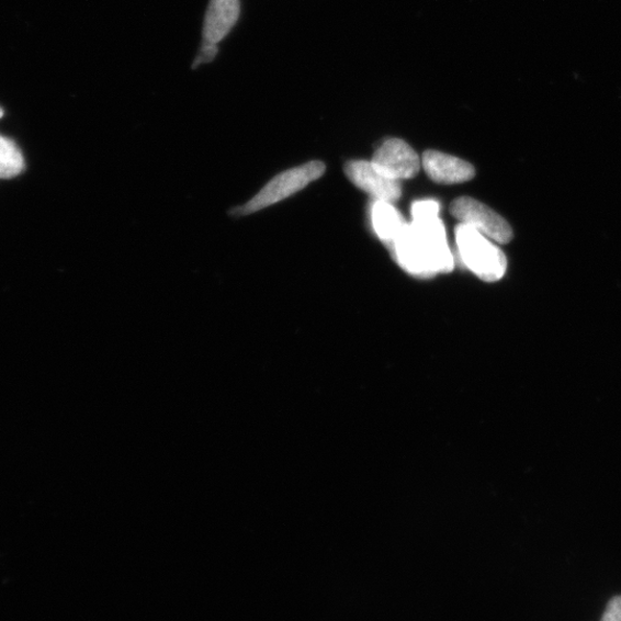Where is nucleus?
Returning <instances> with one entry per match:
<instances>
[{
  "label": "nucleus",
  "mask_w": 621,
  "mask_h": 621,
  "mask_svg": "<svg viewBox=\"0 0 621 621\" xmlns=\"http://www.w3.org/2000/svg\"><path fill=\"white\" fill-rule=\"evenodd\" d=\"M398 264L416 276H433L453 269V257L439 217L405 224L393 245Z\"/></svg>",
  "instance_id": "nucleus-1"
},
{
  "label": "nucleus",
  "mask_w": 621,
  "mask_h": 621,
  "mask_svg": "<svg viewBox=\"0 0 621 621\" xmlns=\"http://www.w3.org/2000/svg\"><path fill=\"white\" fill-rule=\"evenodd\" d=\"M326 171L321 161H309L295 169L285 171L273 178L246 205L229 211L234 217L248 216V214L264 210L298 193L310 182L320 179Z\"/></svg>",
  "instance_id": "nucleus-2"
},
{
  "label": "nucleus",
  "mask_w": 621,
  "mask_h": 621,
  "mask_svg": "<svg viewBox=\"0 0 621 621\" xmlns=\"http://www.w3.org/2000/svg\"><path fill=\"white\" fill-rule=\"evenodd\" d=\"M461 258L468 270L485 282H496L505 276L508 260L504 251L487 240L476 229L461 224L456 228Z\"/></svg>",
  "instance_id": "nucleus-3"
},
{
  "label": "nucleus",
  "mask_w": 621,
  "mask_h": 621,
  "mask_svg": "<svg viewBox=\"0 0 621 621\" xmlns=\"http://www.w3.org/2000/svg\"><path fill=\"white\" fill-rule=\"evenodd\" d=\"M450 213L453 218L499 245H508L512 241L513 232L508 222L479 201L471 197L458 199L451 203Z\"/></svg>",
  "instance_id": "nucleus-4"
},
{
  "label": "nucleus",
  "mask_w": 621,
  "mask_h": 621,
  "mask_svg": "<svg viewBox=\"0 0 621 621\" xmlns=\"http://www.w3.org/2000/svg\"><path fill=\"white\" fill-rule=\"evenodd\" d=\"M371 162L379 173L396 181L415 178L421 167L417 153L399 138H388L382 143Z\"/></svg>",
  "instance_id": "nucleus-5"
},
{
  "label": "nucleus",
  "mask_w": 621,
  "mask_h": 621,
  "mask_svg": "<svg viewBox=\"0 0 621 621\" xmlns=\"http://www.w3.org/2000/svg\"><path fill=\"white\" fill-rule=\"evenodd\" d=\"M345 172L348 179L365 193L377 201L395 203L402 197L400 181L389 179L379 173L372 162L352 160L346 163Z\"/></svg>",
  "instance_id": "nucleus-6"
},
{
  "label": "nucleus",
  "mask_w": 621,
  "mask_h": 621,
  "mask_svg": "<svg viewBox=\"0 0 621 621\" xmlns=\"http://www.w3.org/2000/svg\"><path fill=\"white\" fill-rule=\"evenodd\" d=\"M422 167L429 179L441 184L464 183L475 177L470 162L434 150L422 155Z\"/></svg>",
  "instance_id": "nucleus-7"
},
{
  "label": "nucleus",
  "mask_w": 621,
  "mask_h": 621,
  "mask_svg": "<svg viewBox=\"0 0 621 621\" xmlns=\"http://www.w3.org/2000/svg\"><path fill=\"white\" fill-rule=\"evenodd\" d=\"M240 0H210L206 11L203 41L218 44L223 41L240 16Z\"/></svg>",
  "instance_id": "nucleus-8"
},
{
  "label": "nucleus",
  "mask_w": 621,
  "mask_h": 621,
  "mask_svg": "<svg viewBox=\"0 0 621 621\" xmlns=\"http://www.w3.org/2000/svg\"><path fill=\"white\" fill-rule=\"evenodd\" d=\"M372 223L380 240L389 247L406 224L391 203L381 201H376L372 208Z\"/></svg>",
  "instance_id": "nucleus-9"
},
{
  "label": "nucleus",
  "mask_w": 621,
  "mask_h": 621,
  "mask_svg": "<svg viewBox=\"0 0 621 621\" xmlns=\"http://www.w3.org/2000/svg\"><path fill=\"white\" fill-rule=\"evenodd\" d=\"M25 170V159L15 143L0 136V179H12Z\"/></svg>",
  "instance_id": "nucleus-10"
},
{
  "label": "nucleus",
  "mask_w": 621,
  "mask_h": 621,
  "mask_svg": "<svg viewBox=\"0 0 621 621\" xmlns=\"http://www.w3.org/2000/svg\"><path fill=\"white\" fill-rule=\"evenodd\" d=\"M440 204L436 201H420L413 205L414 221L439 217Z\"/></svg>",
  "instance_id": "nucleus-11"
},
{
  "label": "nucleus",
  "mask_w": 621,
  "mask_h": 621,
  "mask_svg": "<svg viewBox=\"0 0 621 621\" xmlns=\"http://www.w3.org/2000/svg\"><path fill=\"white\" fill-rule=\"evenodd\" d=\"M218 54V44H213L206 41H203L202 49L200 55L196 57L193 69L197 68L201 64L211 63L216 59Z\"/></svg>",
  "instance_id": "nucleus-12"
},
{
  "label": "nucleus",
  "mask_w": 621,
  "mask_h": 621,
  "mask_svg": "<svg viewBox=\"0 0 621 621\" xmlns=\"http://www.w3.org/2000/svg\"><path fill=\"white\" fill-rule=\"evenodd\" d=\"M601 621H621V596L609 601Z\"/></svg>",
  "instance_id": "nucleus-13"
},
{
  "label": "nucleus",
  "mask_w": 621,
  "mask_h": 621,
  "mask_svg": "<svg viewBox=\"0 0 621 621\" xmlns=\"http://www.w3.org/2000/svg\"><path fill=\"white\" fill-rule=\"evenodd\" d=\"M4 115V112L2 109H0V117H2Z\"/></svg>",
  "instance_id": "nucleus-14"
}]
</instances>
